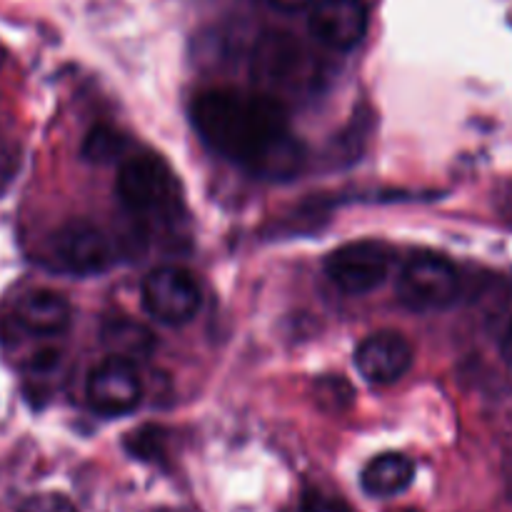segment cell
I'll return each instance as SVG.
<instances>
[{"instance_id":"cell-17","label":"cell","mask_w":512,"mask_h":512,"mask_svg":"<svg viewBox=\"0 0 512 512\" xmlns=\"http://www.w3.org/2000/svg\"><path fill=\"white\" fill-rule=\"evenodd\" d=\"M295 512H350V508L343 500L333 498V495H325L320 493V490H308V493L300 498Z\"/></svg>"},{"instance_id":"cell-2","label":"cell","mask_w":512,"mask_h":512,"mask_svg":"<svg viewBox=\"0 0 512 512\" xmlns=\"http://www.w3.org/2000/svg\"><path fill=\"white\" fill-rule=\"evenodd\" d=\"M120 203L143 220H175L183 213L178 175L155 153L130 155L115 180Z\"/></svg>"},{"instance_id":"cell-14","label":"cell","mask_w":512,"mask_h":512,"mask_svg":"<svg viewBox=\"0 0 512 512\" xmlns=\"http://www.w3.org/2000/svg\"><path fill=\"white\" fill-rule=\"evenodd\" d=\"M120 150V135L110 128H95L93 133L85 138L83 155L93 163H105L113 155H118Z\"/></svg>"},{"instance_id":"cell-7","label":"cell","mask_w":512,"mask_h":512,"mask_svg":"<svg viewBox=\"0 0 512 512\" xmlns=\"http://www.w3.org/2000/svg\"><path fill=\"white\" fill-rule=\"evenodd\" d=\"M50 265L68 275H98L113 263V248L100 228L85 220L63 225L48 243Z\"/></svg>"},{"instance_id":"cell-13","label":"cell","mask_w":512,"mask_h":512,"mask_svg":"<svg viewBox=\"0 0 512 512\" xmlns=\"http://www.w3.org/2000/svg\"><path fill=\"white\" fill-rule=\"evenodd\" d=\"M108 343L113 345L120 358H128L125 353H145L153 345L150 335L135 325H115L113 333H108Z\"/></svg>"},{"instance_id":"cell-5","label":"cell","mask_w":512,"mask_h":512,"mask_svg":"<svg viewBox=\"0 0 512 512\" xmlns=\"http://www.w3.org/2000/svg\"><path fill=\"white\" fill-rule=\"evenodd\" d=\"M140 298L145 310L165 325L190 323L203 305V295L193 275L175 265L150 270L140 285Z\"/></svg>"},{"instance_id":"cell-10","label":"cell","mask_w":512,"mask_h":512,"mask_svg":"<svg viewBox=\"0 0 512 512\" xmlns=\"http://www.w3.org/2000/svg\"><path fill=\"white\" fill-rule=\"evenodd\" d=\"M355 365L368 383H398L413 365V345L405 335L393 330L373 333L355 350Z\"/></svg>"},{"instance_id":"cell-20","label":"cell","mask_w":512,"mask_h":512,"mask_svg":"<svg viewBox=\"0 0 512 512\" xmlns=\"http://www.w3.org/2000/svg\"><path fill=\"white\" fill-rule=\"evenodd\" d=\"M3 60H5V53H3V48H0V65H3Z\"/></svg>"},{"instance_id":"cell-21","label":"cell","mask_w":512,"mask_h":512,"mask_svg":"<svg viewBox=\"0 0 512 512\" xmlns=\"http://www.w3.org/2000/svg\"><path fill=\"white\" fill-rule=\"evenodd\" d=\"M403 512H420V510H403Z\"/></svg>"},{"instance_id":"cell-1","label":"cell","mask_w":512,"mask_h":512,"mask_svg":"<svg viewBox=\"0 0 512 512\" xmlns=\"http://www.w3.org/2000/svg\"><path fill=\"white\" fill-rule=\"evenodd\" d=\"M190 115L210 150L258 178H293L303 168V143L273 95L213 88L195 98Z\"/></svg>"},{"instance_id":"cell-15","label":"cell","mask_w":512,"mask_h":512,"mask_svg":"<svg viewBox=\"0 0 512 512\" xmlns=\"http://www.w3.org/2000/svg\"><path fill=\"white\" fill-rule=\"evenodd\" d=\"M160 443H163V430L155 428H143L138 433H133L130 438V453L138 455L143 460H155L160 455Z\"/></svg>"},{"instance_id":"cell-16","label":"cell","mask_w":512,"mask_h":512,"mask_svg":"<svg viewBox=\"0 0 512 512\" xmlns=\"http://www.w3.org/2000/svg\"><path fill=\"white\" fill-rule=\"evenodd\" d=\"M18 512H78L65 495L60 493H38L25 500Z\"/></svg>"},{"instance_id":"cell-11","label":"cell","mask_w":512,"mask_h":512,"mask_svg":"<svg viewBox=\"0 0 512 512\" xmlns=\"http://www.w3.org/2000/svg\"><path fill=\"white\" fill-rule=\"evenodd\" d=\"M70 318H73L70 303L55 290H30L15 303V320L20 328L40 338L63 333L70 325Z\"/></svg>"},{"instance_id":"cell-8","label":"cell","mask_w":512,"mask_h":512,"mask_svg":"<svg viewBox=\"0 0 512 512\" xmlns=\"http://www.w3.org/2000/svg\"><path fill=\"white\" fill-rule=\"evenodd\" d=\"M85 395H88V405L93 413L103 415V418H120V415L133 413L140 405L143 383L128 358L113 355L88 375Z\"/></svg>"},{"instance_id":"cell-3","label":"cell","mask_w":512,"mask_h":512,"mask_svg":"<svg viewBox=\"0 0 512 512\" xmlns=\"http://www.w3.org/2000/svg\"><path fill=\"white\" fill-rule=\"evenodd\" d=\"M255 78L278 93L308 90L318 80V63L303 43L288 33H268L255 50Z\"/></svg>"},{"instance_id":"cell-18","label":"cell","mask_w":512,"mask_h":512,"mask_svg":"<svg viewBox=\"0 0 512 512\" xmlns=\"http://www.w3.org/2000/svg\"><path fill=\"white\" fill-rule=\"evenodd\" d=\"M315 0H270V5L278 10H285V13H298V10L313 8Z\"/></svg>"},{"instance_id":"cell-12","label":"cell","mask_w":512,"mask_h":512,"mask_svg":"<svg viewBox=\"0 0 512 512\" xmlns=\"http://www.w3.org/2000/svg\"><path fill=\"white\" fill-rule=\"evenodd\" d=\"M413 478V460L400 453H383L365 465L360 483L370 498H395L410 488Z\"/></svg>"},{"instance_id":"cell-4","label":"cell","mask_w":512,"mask_h":512,"mask_svg":"<svg viewBox=\"0 0 512 512\" xmlns=\"http://www.w3.org/2000/svg\"><path fill=\"white\" fill-rule=\"evenodd\" d=\"M458 268L443 255H415L398 275V298L415 313L445 310L458 300Z\"/></svg>"},{"instance_id":"cell-19","label":"cell","mask_w":512,"mask_h":512,"mask_svg":"<svg viewBox=\"0 0 512 512\" xmlns=\"http://www.w3.org/2000/svg\"><path fill=\"white\" fill-rule=\"evenodd\" d=\"M503 355H505V360H508L510 368H512V323H510L508 333H505V338H503Z\"/></svg>"},{"instance_id":"cell-9","label":"cell","mask_w":512,"mask_h":512,"mask_svg":"<svg viewBox=\"0 0 512 512\" xmlns=\"http://www.w3.org/2000/svg\"><path fill=\"white\" fill-rule=\"evenodd\" d=\"M308 28L328 48L350 50L368 33V8L360 0H315Z\"/></svg>"},{"instance_id":"cell-6","label":"cell","mask_w":512,"mask_h":512,"mask_svg":"<svg viewBox=\"0 0 512 512\" xmlns=\"http://www.w3.org/2000/svg\"><path fill=\"white\" fill-rule=\"evenodd\" d=\"M390 273V253L378 240H355L340 245L325 258V275L345 295L378 290Z\"/></svg>"}]
</instances>
